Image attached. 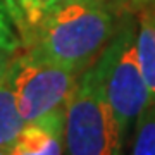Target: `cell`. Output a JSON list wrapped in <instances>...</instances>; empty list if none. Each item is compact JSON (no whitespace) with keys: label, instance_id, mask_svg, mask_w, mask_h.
Segmentation results:
<instances>
[{"label":"cell","instance_id":"obj_8","mask_svg":"<svg viewBox=\"0 0 155 155\" xmlns=\"http://www.w3.org/2000/svg\"><path fill=\"white\" fill-rule=\"evenodd\" d=\"M7 2L21 41L28 43L43 16L62 0H7Z\"/></svg>","mask_w":155,"mask_h":155},{"label":"cell","instance_id":"obj_12","mask_svg":"<svg viewBox=\"0 0 155 155\" xmlns=\"http://www.w3.org/2000/svg\"><path fill=\"white\" fill-rule=\"evenodd\" d=\"M105 2H109V0H105ZM110 2H133V4H138L140 0H110Z\"/></svg>","mask_w":155,"mask_h":155},{"label":"cell","instance_id":"obj_1","mask_svg":"<svg viewBox=\"0 0 155 155\" xmlns=\"http://www.w3.org/2000/svg\"><path fill=\"white\" fill-rule=\"evenodd\" d=\"M114 33L105 0H62L40 21L28 52L81 74L93 66Z\"/></svg>","mask_w":155,"mask_h":155},{"label":"cell","instance_id":"obj_9","mask_svg":"<svg viewBox=\"0 0 155 155\" xmlns=\"http://www.w3.org/2000/svg\"><path fill=\"white\" fill-rule=\"evenodd\" d=\"M131 155H155V104L152 100L136 121V136Z\"/></svg>","mask_w":155,"mask_h":155},{"label":"cell","instance_id":"obj_3","mask_svg":"<svg viewBox=\"0 0 155 155\" xmlns=\"http://www.w3.org/2000/svg\"><path fill=\"white\" fill-rule=\"evenodd\" d=\"M91 67L102 83L124 141L131 124L138 121L152 100L140 69L136 31L129 26L119 29Z\"/></svg>","mask_w":155,"mask_h":155},{"label":"cell","instance_id":"obj_4","mask_svg":"<svg viewBox=\"0 0 155 155\" xmlns=\"http://www.w3.org/2000/svg\"><path fill=\"white\" fill-rule=\"evenodd\" d=\"M79 74L31 52L14 57L9 79L24 122L38 121L66 109Z\"/></svg>","mask_w":155,"mask_h":155},{"label":"cell","instance_id":"obj_11","mask_svg":"<svg viewBox=\"0 0 155 155\" xmlns=\"http://www.w3.org/2000/svg\"><path fill=\"white\" fill-rule=\"evenodd\" d=\"M14 54L16 52H11V50L0 47V81H4L11 71V66L14 62Z\"/></svg>","mask_w":155,"mask_h":155},{"label":"cell","instance_id":"obj_2","mask_svg":"<svg viewBox=\"0 0 155 155\" xmlns=\"http://www.w3.org/2000/svg\"><path fill=\"white\" fill-rule=\"evenodd\" d=\"M122 138L102 83L90 66L79 74L66 104L67 155H121Z\"/></svg>","mask_w":155,"mask_h":155},{"label":"cell","instance_id":"obj_7","mask_svg":"<svg viewBox=\"0 0 155 155\" xmlns=\"http://www.w3.org/2000/svg\"><path fill=\"white\" fill-rule=\"evenodd\" d=\"M26 122L22 119L9 74L0 81V148L11 152Z\"/></svg>","mask_w":155,"mask_h":155},{"label":"cell","instance_id":"obj_6","mask_svg":"<svg viewBox=\"0 0 155 155\" xmlns=\"http://www.w3.org/2000/svg\"><path fill=\"white\" fill-rule=\"evenodd\" d=\"M136 50L145 84L155 104V16L150 9L141 11L138 16Z\"/></svg>","mask_w":155,"mask_h":155},{"label":"cell","instance_id":"obj_13","mask_svg":"<svg viewBox=\"0 0 155 155\" xmlns=\"http://www.w3.org/2000/svg\"><path fill=\"white\" fill-rule=\"evenodd\" d=\"M0 155H11V152H7V150H2V148H0Z\"/></svg>","mask_w":155,"mask_h":155},{"label":"cell","instance_id":"obj_5","mask_svg":"<svg viewBox=\"0 0 155 155\" xmlns=\"http://www.w3.org/2000/svg\"><path fill=\"white\" fill-rule=\"evenodd\" d=\"M66 129V109L38 121L26 122L11 155H62Z\"/></svg>","mask_w":155,"mask_h":155},{"label":"cell","instance_id":"obj_10","mask_svg":"<svg viewBox=\"0 0 155 155\" xmlns=\"http://www.w3.org/2000/svg\"><path fill=\"white\" fill-rule=\"evenodd\" d=\"M19 31L16 28V22L12 19L9 2L0 0V47L11 52H17L22 47Z\"/></svg>","mask_w":155,"mask_h":155},{"label":"cell","instance_id":"obj_14","mask_svg":"<svg viewBox=\"0 0 155 155\" xmlns=\"http://www.w3.org/2000/svg\"><path fill=\"white\" fill-rule=\"evenodd\" d=\"M150 11L153 12V16H155V4H153V7H152V9H150Z\"/></svg>","mask_w":155,"mask_h":155}]
</instances>
